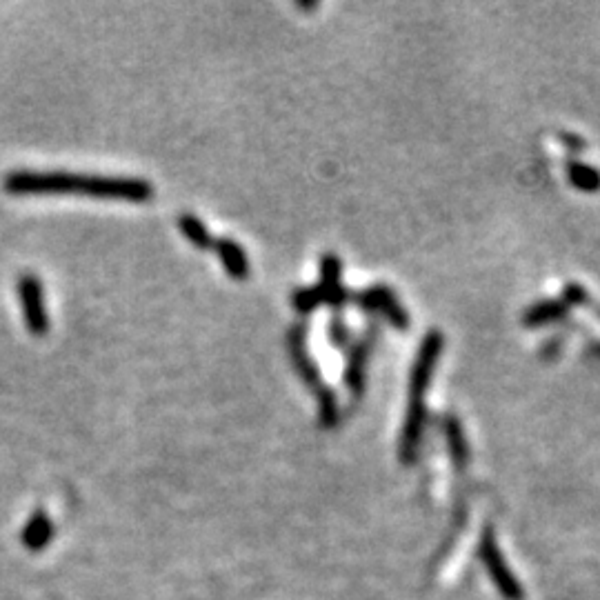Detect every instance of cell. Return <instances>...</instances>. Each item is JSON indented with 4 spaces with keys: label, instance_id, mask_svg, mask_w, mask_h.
I'll list each match as a JSON object with an SVG mask.
<instances>
[{
    "label": "cell",
    "instance_id": "1",
    "mask_svg": "<svg viewBox=\"0 0 600 600\" xmlns=\"http://www.w3.org/2000/svg\"><path fill=\"white\" fill-rule=\"evenodd\" d=\"M3 187L14 196L83 194L100 200H123V203H147L154 196V187L143 178L32 172V169H18V172L7 174Z\"/></svg>",
    "mask_w": 600,
    "mask_h": 600
},
{
    "label": "cell",
    "instance_id": "2",
    "mask_svg": "<svg viewBox=\"0 0 600 600\" xmlns=\"http://www.w3.org/2000/svg\"><path fill=\"white\" fill-rule=\"evenodd\" d=\"M478 558H480V563L485 565L487 574H489V578H492V583L496 585L500 596H503L505 600H523L525 598L523 585H520V580L512 574L507 560L503 558V554H500V547L496 543L492 527H485L483 538H480Z\"/></svg>",
    "mask_w": 600,
    "mask_h": 600
},
{
    "label": "cell",
    "instance_id": "3",
    "mask_svg": "<svg viewBox=\"0 0 600 600\" xmlns=\"http://www.w3.org/2000/svg\"><path fill=\"white\" fill-rule=\"evenodd\" d=\"M18 296L23 303L25 325L32 336H45L49 329V316L45 309L43 283L34 274H23L18 278Z\"/></svg>",
    "mask_w": 600,
    "mask_h": 600
},
{
    "label": "cell",
    "instance_id": "4",
    "mask_svg": "<svg viewBox=\"0 0 600 600\" xmlns=\"http://www.w3.org/2000/svg\"><path fill=\"white\" fill-rule=\"evenodd\" d=\"M52 536H54L52 520H49L47 512H43V509H36L23 529V545L27 549H32V552H40V549L52 540Z\"/></svg>",
    "mask_w": 600,
    "mask_h": 600
},
{
    "label": "cell",
    "instance_id": "5",
    "mask_svg": "<svg viewBox=\"0 0 600 600\" xmlns=\"http://www.w3.org/2000/svg\"><path fill=\"white\" fill-rule=\"evenodd\" d=\"M214 249L218 252L220 260H223V265L229 274L234 278H245L247 276V258L243 254V249H240L234 240H216Z\"/></svg>",
    "mask_w": 600,
    "mask_h": 600
},
{
    "label": "cell",
    "instance_id": "6",
    "mask_svg": "<svg viewBox=\"0 0 600 600\" xmlns=\"http://www.w3.org/2000/svg\"><path fill=\"white\" fill-rule=\"evenodd\" d=\"M178 225H180V232L185 234V238L189 240V243L196 245L198 249H209L214 245L212 236H209L207 227L200 223V220L192 214H183L178 218Z\"/></svg>",
    "mask_w": 600,
    "mask_h": 600
}]
</instances>
